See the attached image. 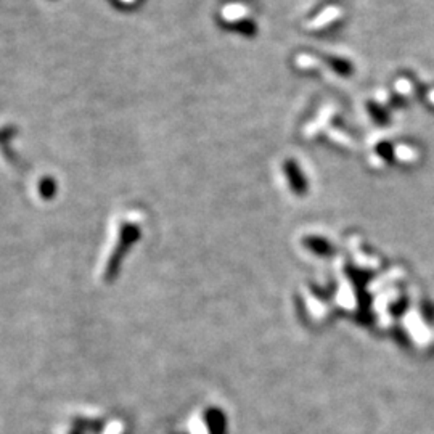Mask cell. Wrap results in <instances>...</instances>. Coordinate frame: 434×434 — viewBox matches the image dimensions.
Instances as JSON below:
<instances>
[]
</instances>
